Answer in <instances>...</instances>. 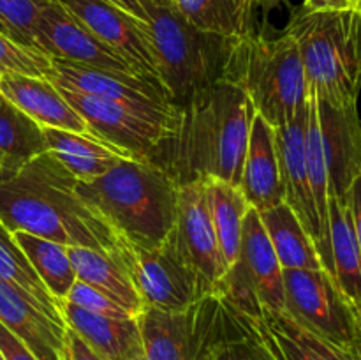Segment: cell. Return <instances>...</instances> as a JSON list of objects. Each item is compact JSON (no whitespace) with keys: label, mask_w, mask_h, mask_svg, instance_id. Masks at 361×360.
I'll list each match as a JSON object with an SVG mask.
<instances>
[{"label":"cell","mask_w":361,"mask_h":360,"mask_svg":"<svg viewBox=\"0 0 361 360\" xmlns=\"http://www.w3.org/2000/svg\"><path fill=\"white\" fill-rule=\"evenodd\" d=\"M254 115L242 88L217 81L176 106L171 131L148 161L178 186L217 179L240 187Z\"/></svg>","instance_id":"6da1fadb"},{"label":"cell","mask_w":361,"mask_h":360,"mask_svg":"<svg viewBox=\"0 0 361 360\" xmlns=\"http://www.w3.org/2000/svg\"><path fill=\"white\" fill-rule=\"evenodd\" d=\"M282 2H286V0H254V4H256V6H259L264 13H268V11H271L274 7H277L279 4H282Z\"/></svg>","instance_id":"7bdbcfd3"},{"label":"cell","mask_w":361,"mask_h":360,"mask_svg":"<svg viewBox=\"0 0 361 360\" xmlns=\"http://www.w3.org/2000/svg\"><path fill=\"white\" fill-rule=\"evenodd\" d=\"M67 302L74 304V306L81 307L85 311H90V313L102 314V316L109 318H120V320H126V318H134L133 314L127 313L123 307H120L118 304L113 302L111 299H108L106 295H102L101 292L94 289L92 286L85 284V282L78 281L73 284V288L69 289L66 296Z\"/></svg>","instance_id":"d590c367"},{"label":"cell","mask_w":361,"mask_h":360,"mask_svg":"<svg viewBox=\"0 0 361 360\" xmlns=\"http://www.w3.org/2000/svg\"><path fill=\"white\" fill-rule=\"evenodd\" d=\"M0 94L6 95L39 126L88 133V126L83 116L46 78L14 73L4 74L0 76Z\"/></svg>","instance_id":"ffe728a7"},{"label":"cell","mask_w":361,"mask_h":360,"mask_svg":"<svg viewBox=\"0 0 361 360\" xmlns=\"http://www.w3.org/2000/svg\"><path fill=\"white\" fill-rule=\"evenodd\" d=\"M282 268H324L312 236L288 203L259 212Z\"/></svg>","instance_id":"484cf974"},{"label":"cell","mask_w":361,"mask_h":360,"mask_svg":"<svg viewBox=\"0 0 361 360\" xmlns=\"http://www.w3.org/2000/svg\"><path fill=\"white\" fill-rule=\"evenodd\" d=\"M78 193L133 247H154L176 224L180 186L147 159H122Z\"/></svg>","instance_id":"3957f363"},{"label":"cell","mask_w":361,"mask_h":360,"mask_svg":"<svg viewBox=\"0 0 361 360\" xmlns=\"http://www.w3.org/2000/svg\"><path fill=\"white\" fill-rule=\"evenodd\" d=\"M0 34H7L6 27H4V25H2V23H0ZM7 35H9V34H7ZM9 37H11V35H9Z\"/></svg>","instance_id":"7dc6e473"},{"label":"cell","mask_w":361,"mask_h":360,"mask_svg":"<svg viewBox=\"0 0 361 360\" xmlns=\"http://www.w3.org/2000/svg\"><path fill=\"white\" fill-rule=\"evenodd\" d=\"M59 90L83 116L88 133L136 159L148 161L175 122L176 106H136Z\"/></svg>","instance_id":"9c48e42d"},{"label":"cell","mask_w":361,"mask_h":360,"mask_svg":"<svg viewBox=\"0 0 361 360\" xmlns=\"http://www.w3.org/2000/svg\"><path fill=\"white\" fill-rule=\"evenodd\" d=\"M51 60L53 71L49 81L62 90L126 104L175 106L159 78Z\"/></svg>","instance_id":"4fadbf2b"},{"label":"cell","mask_w":361,"mask_h":360,"mask_svg":"<svg viewBox=\"0 0 361 360\" xmlns=\"http://www.w3.org/2000/svg\"><path fill=\"white\" fill-rule=\"evenodd\" d=\"M109 2L115 4V6H118V7H122L123 11L130 13L133 16L147 21V14H145V9H143V0H109Z\"/></svg>","instance_id":"60d3db41"},{"label":"cell","mask_w":361,"mask_h":360,"mask_svg":"<svg viewBox=\"0 0 361 360\" xmlns=\"http://www.w3.org/2000/svg\"><path fill=\"white\" fill-rule=\"evenodd\" d=\"M175 233L194 268L203 275L212 288H215L228 267L219 247L208 207L207 180H196L180 186Z\"/></svg>","instance_id":"5bb4252c"},{"label":"cell","mask_w":361,"mask_h":360,"mask_svg":"<svg viewBox=\"0 0 361 360\" xmlns=\"http://www.w3.org/2000/svg\"><path fill=\"white\" fill-rule=\"evenodd\" d=\"M222 80L242 88L254 112L275 129L293 122L309 101L300 49L288 32L275 39L254 32L233 39Z\"/></svg>","instance_id":"5b68a950"},{"label":"cell","mask_w":361,"mask_h":360,"mask_svg":"<svg viewBox=\"0 0 361 360\" xmlns=\"http://www.w3.org/2000/svg\"><path fill=\"white\" fill-rule=\"evenodd\" d=\"M321 140L326 159L330 194L349 200V187L361 173V120L358 108L337 109L317 99Z\"/></svg>","instance_id":"2e32d148"},{"label":"cell","mask_w":361,"mask_h":360,"mask_svg":"<svg viewBox=\"0 0 361 360\" xmlns=\"http://www.w3.org/2000/svg\"><path fill=\"white\" fill-rule=\"evenodd\" d=\"M0 282L13 286L14 289L30 296L34 302L44 307L51 316L63 320L59 302L49 295L37 272L14 240L13 233L2 222H0Z\"/></svg>","instance_id":"4dcf8cb0"},{"label":"cell","mask_w":361,"mask_h":360,"mask_svg":"<svg viewBox=\"0 0 361 360\" xmlns=\"http://www.w3.org/2000/svg\"><path fill=\"white\" fill-rule=\"evenodd\" d=\"M60 360H104L95 349H92L73 328L66 327V335H63L62 352H60Z\"/></svg>","instance_id":"8d00e7d4"},{"label":"cell","mask_w":361,"mask_h":360,"mask_svg":"<svg viewBox=\"0 0 361 360\" xmlns=\"http://www.w3.org/2000/svg\"><path fill=\"white\" fill-rule=\"evenodd\" d=\"M212 360H281V356L261 320L247 316L242 330L222 341Z\"/></svg>","instance_id":"1f68e13d"},{"label":"cell","mask_w":361,"mask_h":360,"mask_svg":"<svg viewBox=\"0 0 361 360\" xmlns=\"http://www.w3.org/2000/svg\"><path fill=\"white\" fill-rule=\"evenodd\" d=\"M66 327L73 328L104 360H123L141 346L137 318H109L62 300L59 304Z\"/></svg>","instance_id":"7402d4cb"},{"label":"cell","mask_w":361,"mask_h":360,"mask_svg":"<svg viewBox=\"0 0 361 360\" xmlns=\"http://www.w3.org/2000/svg\"><path fill=\"white\" fill-rule=\"evenodd\" d=\"M123 360H147V359H145L143 346H140V348H137V349H134V352L129 353V355H127Z\"/></svg>","instance_id":"f6af8a7d"},{"label":"cell","mask_w":361,"mask_h":360,"mask_svg":"<svg viewBox=\"0 0 361 360\" xmlns=\"http://www.w3.org/2000/svg\"><path fill=\"white\" fill-rule=\"evenodd\" d=\"M264 330L281 360H353L348 349L309 330L286 311H263Z\"/></svg>","instance_id":"d4e9b609"},{"label":"cell","mask_w":361,"mask_h":360,"mask_svg":"<svg viewBox=\"0 0 361 360\" xmlns=\"http://www.w3.org/2000/svg\"><path fill=\"white\" fill-rule=\"evenodd\" d=\"M173 7L197 28L224 37L254 32V0H173Z\"/></svg>","instance_id":"83f0119b"},{"label":"cell","mask_w":361,"mask_h":360,"mask_svg":"<svg viewBox=\"0 0 361 360\" xmlns=\"http://www.w3.org/2000/svg\"><path fill=\"white\" fill-rule=\"evenodd\" d=\"M328 233H330L331 274L349 304L361 300V251L353 224L349 200L328 198Z\"/></svg>","instance_id":"cb8c5ba5"},{"label":"cell","mask_w":361,"mask_h":360,"mask_svg":"<svg viewBox=\"0 0 361 360\" xmlns=\"http://www.w3.org/2000/svg\"><path fill=\"white\" fill-rule=\"evenodd\" d=\"M351 309H353V316H355V321H356V327H358V330L361 334V300L360 302L353 304Z\"/></svg>","instance_id":"ee69618b"},{"label":"cell","mask_w":361,"mask_h":360,"mask_svg":"<svg viewBox=\"0 0 361 360\" xmlns=\"http://www.w3.org/2000/svg\"><path fill=\"white\" fill-rule=\"evenodd\" d=\"M0 360H6V359H4V355H2V352H0Z\"/></svg>","instance_id":"681fc988"},{"label":"cell","mask_w":361,"mask_h":360,"mask_svg":"<svg viewBox=\"0 0 361 360\" xmlns=\"http://www.w3.org/2000/svg\"><path fill=\"white\" fill-rule=\"evenodd\" d=\"M48 0H0V23L18 42L35 46V27Z\"/></svg>","instance_id":"e575fe53"},{"label":"cell","mask_w":361,"mask_h":360,"mask_svg":"<svg viewBox=\"0 0 361 360\" xmlns=\"http://www.w3.org/2000/svg\"><path fill=\"white\" fill-rule=\"evenodd\" d=\"M13 236L37 272L49 295L59 304L66 300L67 293L76 282V272L67 254V246L27 232H13Z\"/></svg>","instance_id":"f546056e"},{"label":"cell","mask_w":361,"mask_h":360,"mask_svg":"<svg viewBox=\"0 0 361 360\" xmlns=\"http://www.w3.org/2000/svg\"><path fill=\"white\" fill-rule=\"evenodd\" d=\"M245 318L226 306L217 293L183 311L145 307L137 316L145 359L210 360L222 341L242 330Z\"/></svg>","instance_id":"52a82bcc"},{"label":"cell","mask_w":361,"mask_h":360,"mask_svg":"<svg viewBox=\"0 0 361 360\" xmlns=\"http://www.w3.org/2000/svg\"><path fill=\"white\" fill-rule=\"evenodd\" d=\"M157 6H173V0H152Z\"/></svg>","instance_id":"bcb514c9"},{"label":"cell","mask_w":361,"mask_h":360,"mask_svg":"<svg viewBox=\"0 0 361 360\" xmlns=\"http://www.w3.org/2000/svg\"><path fill=\"white\" fill-rule=\"evenodd\" d=\"M35 46L51 59L63 62L95 69L136 73L122 56L99 41L59 0H48L42 6L35 27Z\"/></svg>","instance_id":"7c38bea8"},{"label":"cell","mask_w":361,"mask_h":360,"mask_svg":"<svg viewBox=\"0 0 361 360\" xmlns=\"http://www.w3.org/2000/svg\"><path fill=\"white\" fill-rule=\"evenodd\" d=\"M44 152L42 126L0 94V168H16Z\"/></svg>","instance_id":"f1b7e54d"},{"label":"cell","mask_w":361,"mask_h":360,"mask_svg":"<svg viewBox=\"0 0 361 360\" xmlns=\"http://www.w3.org/2000/svg\"><path fill=\"white\" fill-rule=\"evenodd\" d=\"M240 189L250 207L256 208L257 212L284 203L286 191L277 134H275V127H271L257 113L254 115L252 126H250Z\"/></svg>","instance_id":"e0dca14e"},{"label":"cell","mask_w":361,"mask_h":360,"mask_svg":"<svg viewBox=\"0 0 361 360\" xmlns=\"http://www.w3.org/2000/svg\"><path fill=\"white\" fill-rule=\"evenodd\" d=\"M99 41L122 56L136 73L159 78L147 21L109 0H59Z\"/></svg>","instance_id":"8fae6325"},{"label":"cell","mask_w":361,"mask_h":360,"mask_svg":"<svg viewBox=\"0 0 361 360\" xmlns=\"http://www.w3.org/2000/svg\"><path fill=\"white\" fill-rule=\"evenodd\" d=\"M207 194L219 247L226 267L229 268L240 256L243 219L250 205L238 186L224 180L207 179Z\"/></svg>","instance_id":"4316f807"},{"label":"cell","mask_w":361,"mask_h":360,"mask_svg":"<svg viewBox=\"0 0 361 360\" xmlns=\"http://www.w3.org/2000/svg\"><path fill=\"white\" fill-rule=\"evenodd\" d=\"M300 49L307 83L337 109L358 108L361 90V9H300L286 28Z\"/></svg>","instance_id":"277c9868"},{"label":"cell","mask_w":361,"mask_h":360,"mask_svg":"<svg viewBox=\"0 0 361 360\" xmlns=\"http://www.w3.org/2000/svg\"><path fill=\"white\" fill-rule=\"evenodd\" d=\"M0 222L67 247L122 253L129 244L78 193V179L49 152L0 168Z\"/></svg>","instance_id":"7a4b0ae2"},{"label":"cell","mask_w":361,"mask_h":360,"mask_svg":"<svg viewBox=\"0 0 361 360\" xmlns=\"http://www.w3.org/2000/svg\"><path fill=\"white\" fill-rule=\"evenodd\" d=\"M349 355H351L353 360H361V334L353 341V344L349 346Z\"/></svg>","instance_id":"b9f144b4"},{"label":"cell","mask_w":361,"mask_h":360,"mask_svg":"<svg viewBox=\"0 0 361 360\" xmlns=\"http://www.w3.org/2000/svg\"><path fill=\"white\" fill-rule=\"evenodd\" d=\"M210 360H212V359H210Z\"/></svg>","instance_id":"f907efd6"},{"label":"cell","mask_w":361,"mask_h":360,"mask_svg":"<svg viewBox=\"0 0 361 360\" xmlns=\"http://www.w3.org/2000/svg\"><path fill=\"white\" fill-rule=\"evenodd\" d=\"M214 293H217L226 306L252 320H261L263 318V304L257 296L254 282L250 281L245 267L240 260H236L231 267L226 270V274L219 279L215 284Z\"/></svg>","instance_id":"d6a6232c"},{"label":"cell","mask_w":361,"mask_h":360,"mask_svg":"<svg viewBox=\"0 0 361 360\" xmlns=\"http://www.w3.org/2000/svg\"><path fill=\"white\" fill-rule=\"evenodd\" d=\"M48 152L78 180L87 182L108 173L122 159H136L90 133L42 127Z\"/></svg>","instance_id":"603a6c76"},{"label":"cell","mask_w":361,"mask_h":360,"mask_svg":"<svg viewBox=\"0 0 361 360\" xmlns=\"http://www.w3.org/2000/svg\"><path fill=\"white\" fill-rule=\"evenodd\" d=\"M254 282L257 296L267 311H284V279H282L281 261L270 242L259 212L250 207L243 219L242 244H240V256Z\"/></svg>","instance_id":"44dd1931"},{"label":"cell","mask_w":361,"mask_h":360,"mask_svg":"<svg viewBox=\"0 0 361 360\" xmlns=\"http://www.w3.org/2000/svg\"><path fill=\"white\" fill-rule=\"evenodd\" d=\"M355 9H361V0H355Z\"/></svg>","instance_id":"c3c4849f"},{"label":"cell","mask_w":361,"mask_h":360,"mask_svg":"<svg viewBox=\"0 0 361 360\" xmlns=\"http://www.w3.org/2000/svg\"><path fill=\"white\" fill-rule=\"evenodd\" d=\"M0 323L9 328L37 360H60L66 323L13 286L0 282Z\"/></svg>","instance_id":"ac0fdd59"},{"label":"cell","mask_w":361,"mask_h":360,"mask_svg":"<svg viewBox=\"0 0 361 360\" xmlns=\"http://www.w3.org/2000/svg\"><path fill=\"white\" fill-rule=\"evenodd\" d=\"M51 71V56L42 49L14 41L7 34H0V76L14 73L49 80Z\"/></svg>","instance_id":"836d02e7"},{"label":"cell","mask_w":361,"mask_h":360,"mask_svg":"<svg viewBox=\"0 0 361 360\" xmlns=\"http://www.w3.org/2000/svg\"><path fill=\"white\" fill-rule=\"evenodd\" d=\"M349 207L353 214V224H355L356 239L361 251V173L355 176L351 187H349Z\"/></svg>","instance_id":"f35d334b"},{"label":"cell","mask_w":361,"mask_h":360,"mask_svg":"<svg viewBox=\"0 0 361 360\" xmlns=\"http://www.w3.org/2000/svg\"><path fill=\"white\" fill-rule=\"evenodd\" d=\"M307 115H309V101L307 106L289 122L288 126L277 127V147L281 155L282 180H284L286 198L284 203L289 205L303 228L307 229L316 244L317 254L321 258L324 270L328 272V256L324 249L323 233H321L319 217L314 203L312 189H310L309 173H307V157H305V127Z\"/></svg>","instance_id":"9a60e30c"},{"label":"cell","mask_w":361,"mask_h":360,"mask_svg":"<svg viewBox=\"0 0 361 360\" xmlns=\"http://www.w3.org/2000/svg\"><path fill=\"white\" fill-rule=\"evenodd\" d=\"M67 254L73 261L78 281L101 292L134 318L140 316L145 304L130 274V247L122 253L67 247Z\"/></svg>","instance_id":"d6986e66"},{"label":"cell","mask_w":361,"mask_h":360,"mask_svg":"<svg viewBox=\"0 0 361 360\" xmlns=\"http://www.w3.org/2000/svg\"><path fill=\"white\" fill-rule=\"evenodd\" d=\"M143 9L159 80L173 104H185L197 92L222 81L235 37L197 28L173 6L143 0Z\"/></svg>","instance_id":"8992f818"},{"label":"cell","mask_w":361,"mask_h":360,"mask_svg":"<svg viewBox=\"0 0 361 360\" xmlns=\"http://www.w3.org/2000/svg\"><path fill=\"white\" fill-rule=\"evenodd\" d=\"M129 265L145 307L183 311L214 293L183 253L175 228L154 247L130 246Z\"/></svg>","instance_id":"ba28073f"},{"label":"cell","mask_w":361,"mask_h":360,"mask_svg":"<svg viewBox=\"0 0 361 360\" xmlns=\"http://www.w3.org/2000/svg\"><path fill=\"white\" fill-rule=\"evenodd\" d=\"M284 311L298 323L349 349L360 330L349 300L324 268H284Z\"/></svg>","instance_id":"30bf717a"},{"label":"cell","mask_w":361,"mask_h":360,"mask_svg":"<svg viewBox=\"0 0 361 360\" xmlns=\"http://www.w3.org/2000/svg\"><path fill=\"white\" fill-rule=\"evenodd\" d=\"M355 7V0H305L302 11L317 13V11H344Z\"/></svg>","instance_id":"ab89813d"},{"label":"cell","mask_w":361,"mask_h":360,"mask_svg":"<svg viewBox=\"0 0 361 360\" xmlns=\"http://www.w3.org/2000/svg\"><path fill=\"white\" fill-rule=\"evenodd\" d=\"M0 352L6 360H37V356L27 348V344L2 323H0Z\"/></svg>","instance_id":"74e56055"}]
</instances>
